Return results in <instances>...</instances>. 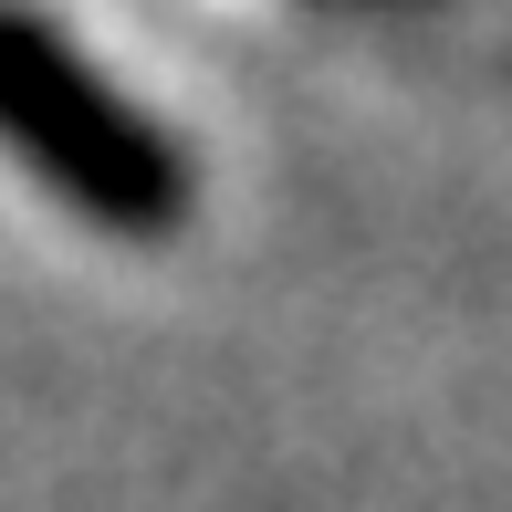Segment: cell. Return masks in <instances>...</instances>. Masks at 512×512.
I'll list each match as a JSON object with an SVG mask.
<instances>
[{
	"mask_svg": "<svg viewBox=\"0 0 512 512\" xmlns=\"http://www.w3.org/2000/svg\"><path fill=\"white\" fill-rule=\"evenodd\" d=\"M0 147L42 178L74 220L115 241H168L199 199V168L63 21L0 0Z\"/></svg>",
	"mask_w": 512,
	"mask_h": 512,
	"instance_id": "obj_1",
	"label": "cell"
}]
</instances>
